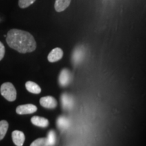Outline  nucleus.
<instances>
[{"label":"nucleus","mask_w":146,"mask_h":146,"mask_svg":"<svg viewBox=\"0 0 146 146\" xmlns=\"http://www.w3.org/2000/svg\"><path fill=\"white\" fill-rule=\"evenodd\" d=\"M6 42L11 48L21 54L35 50L36 41L30 33L19 29H11L6 35Z\"/></svg>","instance_id":"1"},{"label":"nucleus","mask_w":146,"mask_h":146,"mask_svg":"<svg viewBox=\"0 0 146 146\" xmlns=\"http://www.w3.org/2000/svg\"><path fill=\"white\" fill-rule=\"evenodd\" d=\"M1 96L9 102H14L16 99V90L13 84L10 82L3 83L0 88Z\"/></svg>","instance_id":"2"},{"label":"nucleus","mask_w":146,"mask_h":146,"mask_svg":"<svg viewBox=\"0 0 146 146\" xmlns=\"http://www.w3.org/2000/svg\"><path fill=\"white\" fill-rule=\"evenodd\" d=\"M85 54V52L83 47L78 46L76 47L72 55V63H74V65H77L81 63L84 59Z\"/></svg>","instance_id":"3"},{"label":"nucleus","mask_w":146,"mask_h":146,"mask_svg":"<svg viewBox=\"0 0 146 146\" xmlns=\"http://www.w3.org/2000/svg\"><path fill=\"white\" fill-rule=\"evenodd\" d=\"M36 110H37V108L36 106L31 104L18 106L16 110V113L20 115L33 114V113L36 112Z\"/></svg>","instance_id":"4"},{"label":"nucleus","mask_w":146,"mask_h":146,"mask_svg":"<svg viewBox=\"0 0 146 146\" xmlns=\"http://www.w3.org/2000/svg\"><path fill=\"white\" fill-rule=\"evenodd\" d=\"M71 79H72V74H71L70 71L66 68L62 70L59 75V78H58L60 86H67L70 83Z\"/></svg>","instance_id":"5"},{"label":"nucleus","mask_w":146,"mask_h":146,"mask_svg":"<svg viewBox=\"0 0 146 146\" xmlns=\"http://www.w3.org/2000/svg\"><path fill=\"white\" fill-rule=\"evenodd\" d=\"M40 104L47 109H54L57 106V101L52 96L43 97L40 99Z\"/></svg>","instance_id":"6"},{"label":"nucleus","mask_w":146,"mask_h":146,"mask_svg":"<svg viewBox=\"0 0 146 146\" xmlns=\"http://www.w3.org/2000/svg\"><path fill=\"white\" fill-rule=\"evenodd\" d=\"M63 57V51L60 47H56L51 51L47 56V60L50 62H56L59 61Z\"/></svg>","instance_id":"7"},{"label":"nucleus","mask_w":146,"mask_h":146,"mask_svg":"<svg viewBox=\"0 0 146 146\" xmlns=\"http://www.w3.org/2000/svg\"><path fill=\"white\" fill-rule=\"evenodd\" d=\"M61 102L62 106L64 110H70L74 106V98L72 96L68 94H63L61 96Z\"/></svg>","instance_id":"8"},{"label":"nucleus","mask_w":146,"mask_h":146,"mask_svg":"<svg viewBox=\"0 0 146 146\" xmlns=\"http://www.w3.org/2000/svg\"><path fill=\"white\" fill-rule=\"evenodd\" d=\"M12 137L14 143L16 146H23L25 141V135L21 131H14L12 133Z\"/></svg>","instance_id":"9"},{"label":"nucleus","mask_w":146,"mask_h":146,"mask_svg":"<svg viewBox=\"0 0 146 146\" xmlns=\"http://www.w3.org/2000/svg\"><path fill=\"white\" fill-rule=\"evenodd\" d=\"M71 0H56L54 8L56 12H61L64 11L70 5Z\"/></svg>","instance_id":"10"},{"label":"nucleus","mask_w":146,"mask_h":146,"mask_svg":"<svg viewBox=\"0 0 146 146\" xmlns=\"http://www.w3.org/2000/svg\"><path fill=\"white\" fill-rule=\"evenodd\" d=\"M31 123L36 127L42 128H45L49 125V120L47 118L38 116H35L31 118Z\"/></svg>","instance_id":"11"},{"label":"nucleus","mask_w":146,"mask_h":146,"mask_svg":"<svg viewBox=\"0 0 146 146\" xmlns=\"http://www.w3.org/2000/svg\"><path fill=\"white\" fill-rule=\"evenodd\" d=\"M25 87L27 91L31 94H39L41 92V89L36 83L33 81H27L25 84Z\"/></svg>","instance_id":"12"},{"label":"nucleus","mask_w":146,"mask_h":146,"mask_svg":"<svg viewBox=\"0 0 146 146\" xmlns=\"http://www.w3.org/2000/svg\"><path fill=\"white\" fill-rule=\"evenodd\" d=\"M56 124L57 126L61 130H65V129H68L70 126V121L69 120V118L66 117L64 116H61L60 117H58L56 121Z\"/></svg>","instance_id":"13"},{"label":"nucleus","mask_w":146,"mask_h":146,"mask_svg":"<svg viewBox=\"0 0 146 146\" xmlns=\"http://www.w3.org/2000/svg\"><path fill=\"white\" fill-rule=\"evenodd\" d=\"M47 146H54L56 143V135L54 131L51 130L49 131L46 138Z\"/></svg>","instance_id":"14"},{"label":"nucleus","mask_w":146,"mask_h":146,"mask_svg":"<svg viewBox=\"0 0 146 146\" xmlns=\"http://www.w3.org/2000/svg\"><path fill=\"white\" fill-rule=\"evenodd\" d=\"M8 123L6 120H1L0 121V140H2L6 134L8 129Z\"/></svg>","instance_id":"15"},{"label":"nucleus","mask_w":146,"mask_h":146,"mask_svg":"<svg viewBox=\"0 0 146 146\" xmlns=\"http://www.w3.org/2000/svg\"><path fill=\"white\" fill-rule=\"evenodd\" d=\"M36 0H19L18 5L21 8H26L35 2Z\"/></svg>","instance_id":"16"},{"label":"nucleus","mask_w":146,"mask_h":146,"mask_svg":"<svg viewBox=\"0 0 146 146\" xmlns=\"http://www.w3.org/2000/svg\"><path fill=\"white\" fill-rule=\"evenodd\" d=\"M30 146H47L46 138H39L32 142Z\"/></svg>","instance_id":"17"},{"label":"nucleus","mask_w":146,"mask_h":146,"mask_svg":"<svg viewBox=\"0 0 146 146\" xmlns=\"http://www.w3.org/2000/svg\"><path fill=\"white\" fill-rule=\"evenodd\" d=\"M5 55V47L1 41H0V61L3 59Z\"/></svg>","instance_id":"18"}]
</instances>
